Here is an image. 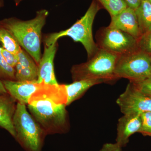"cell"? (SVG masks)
Masks as SVG:
<instances>
[{
	"mask_svg": "<svg viewBox=\"0 0 151 151\" xmlns=\"http://www.w3.org/2000/svg\"><path fill=\"white\" fill-rule=\"evenodd\" d=\"M18 63L24 67L38 69V65L35 60L27 52L21 49L17 53Z\"/></svg>",
	"mask_w": 151,
	"mask_h": 151,
	"instance_id": "obj_20",
	"label": "cell"
},
{
	"mask_svg": "<svg viewBox=\"0 0 151 151\" xmlns=\"http://www.w3.org/2000/svg\"><path fill=\"white\" fill-rule=\"evenodd\" d=\"M1 52L3 57L9 65L15 68L18 62L17 54L8 51L2 46L1 47Z\"/></svg>",
	"mask_w": 151,
	"mask_h": 151,
	"instance_id": "obj_23",
	"label": "cell"
},
{
	"mask_svg": "<svg viewBox=\"0 0 151 151\" xmlns=\"http://www.w3.org/2000/svg\"><path fill=\"white\" fill-rule=\"evenodd\" d=\"M132 83L141 92L151 96V78L141 82Z\"/></svg>",
	"mask_w": 151,
	"mask_h": 151,
	"instance_id": "obj_24",
	"label": "cell"
},
{
	"mask_svg": "<svg viewBox=\"0 0 151 151\" xmlns=\"http://www.w3.org/2000/svg\"><path fill=\"white\" fill-rule=\"evenodd\" d=\"M17 140L27 151H41L43 129L29 113L26 105L18 103L13 118Z\"/></svg>",
	"mask_w": 151,
	"mask_h": 151,
	"instance_id": "obj_5",
	"label": "cell"
},
{
	"mask_svg": "<svg viewBox=\"0 0 151 151\" xmlns=\"http://www.w3.org/2000/svg\"><path fill=\"white\" fill-rule=\"evenodd\" d=\"M3 84L8 93L19 103L28 104L33 94L40 88L44 84L35 81H17L3 80Z\"/></svg>",
	"mask_w": 151,
	"mask_h": 151,
	"instance_id": "obj_11",
	"label": "cell"
},
{
	"mask_svg": "<svg viewBox=\"0 0 151 151\" xmlns=\"http://www.w3.org/2000/svg\"><path fill=\"white\" fill-rule=\"evenodd\" d=\"M1 47L0 46V79L16 81L15 69L9 65L3 57L1 52Z\"/></svg>",
	"mask_w": 151,
	"mask_h": 151,
	"instance_id": "obj_19",
	"label": "cell"
},
{
	"mask_svg": "<svg viewBox=\"0 0 151 151\" xmlns=\"http://www.w3.org/2000/svg\"><path fill=\"white\" fill-rule=\"evenodd\" d=\"M122 147L117 143H106L104 144L100 151H122Z\"/></svg>",
	"mask_w": 151,
	"mask_h": 151,
	"instance_id": "obj_25",
	"label": "cell"
},
{
	"mask_svg": "<svg viewBox=\"0 0 151 151\" xmlns=\"http://www.w3.org/2000/svg\"><path fill=\"white\" fill-rule=\"evenodd\" d=\"M64 84H43L31 96L28 107L35 120L48 133L62 131L66 122Z\"/></svg>",
	"mask_w": 151,
	"mask_h": 151,
	"instance_id": "obj_1",
	"label": "cell"
},
{
	"mask_svg": "<svg viewBox=\"0 0 151 151\" xmlns=\"http://www.w3.org/2000/svg\"><path fill=\"white\" fill-rule=\"evenodd\" d=\"M4 6V0H0V9L1 8Z\"/></svg>",
	"mask_w": 151,
	"mask_h": 151,
	"instance_id": "obj_28",
	"label": "cell"
},
{
	"mask_svg": "<svg viewBox=\"0 0 151 151\" xmlns=\"http://www.w3.org/2000/svg\"><path fill=\"white\" fill-rule=\"evenodd\" d=\"M0 43L3 48L14 54H17L21 49L12 34L1 26H0Z\"/></svg>",
	"mask_w": 151,
	"mask_h": 151,
	"instance_id": "obj_16",
	"label": "cell"
},
{
	"mask_svg": "<svg viewBox=\"0 0 151 151\" xmlns=\"http://www.w3.org/2000/svg\"><path fill=\"white\" fill-rule=\"evenodd\" d=\"M142 126L140 133L145 136H151V112L140 114Z\"/></svg>",
	"mask_w": 151,
	"mask_h": 151,
	"instance_id": "obj_21",
	"label": "cell"
},
{
	"mask_svg": "<svg viewBox=\"0 0 151 151\" xmlns=\"http://www.w3.org/2000/svg\"><path fill=\"white\" fill-rule=\"evenodd\" d=\"M22 1V0H20V1Z\"/></svg>",
	"mask_w": 151,
	"mask_h": 151,
	"instance_id": "obj_31",
	"label": "cell"
},
{
	"mask_svg": "<svg viewBox=\"0 0 151 151\" xmlns=\"http://www.w3.org/2000/svg\"><path fill=\"white\" fill-rule=\"evenodd\" d=\"M118 79L125 78L137 83L151 78V54L138 50L119 57L115 67Z\"/></svg>",
	"mask_w": 151,
	"mask_h": 151,
	"instance_id": "obj_6",
	"label": "cell"
},
{
	"mask_svg": "<svg viewBox=\"0 0 151 151\" xmlns=\"http://www.w3.org/2000/svg\"><path fill=\"white\" fill-rule=\"evenodd\" d=\"M120 55L101 49L86 62L74 65L71 72L73 81L81 79L103 80L105 83L118 80L114 73L115 67Z\"/></svg>",
	"mask_w": 151,
	"mask_h": 151,
	"instance_id": "obj_4",
	"label": "cell"
},
{
	"mask_svg": "<svg viewBox=\"0 0 151 151\" xmlns=\"http://www.w3.org/2000/svg\"><path fill=\"white\" fill-rule=\"evenodd\" d=\"M135 10L142 35L151 30V4L147 0H142Z\"/></svg>",
	"mask_w": 151,
	"mask_h": 151,
	"instance_id": "obj_15",
	"label": "cell"
},
{
	"mask_svg": "<svg viewBox=\"0 0 151 151\" xmlns=\"http://www.w3.org/2000/svg\"><path fill=\"white\" fill-rule=\"evenodd\" d=\"M116 103L124 115L151 112V96L141 92L131 82L117 99Z\"/></svg>",
	"mask_w": 151,
	"mask_h": 151,
	"instance_id": "obj_8",
	"label": "cell"
},
{
	"mask_svg": "<svg viewBox=\"0 0 151 151\" xmlns=\"http://www.w3.org/2000/svg\"><path fill=\"white\" fill-rule=\"evenodd\" d=\"M14 1L16 5L17 6L18 5H19V4L20 3V0H14Z\"/></svg>",
	"mask_w": 151,
	"mask_h": 151,
	"instance_id": "obj_29",
	"label": "cell"
},
{
	"mask_svg": "<svg viewBox=\"0 0 151 151\" xmlns=\"http://www.w3.org/2000/svg\"><path fill=\"white\" fill-rule=\"evenodd\" d=\"M58 47L57 42L49 46L45 45L43 55L38 65V83L51 85L59 84L54 69V59Z\"/></svg>",
	"mask_w": 151,
	"mask_h": 151,
	"instance_id": "obj_9",
	"label": "cell"
},
{
	"mask_svg": "<svg viewBox=\"0 0 151 151\" xmlns=\"http://www.w3.org/2000/svg\"><path fill=\"white\" fill-rule=\"evenodd\" d=\"M103 83H105L104 81L100 79H85L64 84L67 95L66 106L79 98L92 86Z\"/></svg>",
	"mask_w": 151,
	"mask_h": 151,
	"instance_id": "obj_14",
	"label": "cell"
},
{
	"mask_svg": "<svg viewBox=\"0 0 151 151\" xmlns=\"http://www.w3.org/2000/svg\"><path fill=\"white\" fill-rule=\"evenodd\" d=\"M109 26L121 30L137 40L142 36L135 10L127 7L118 14L111 17Z\"/></svg>",
	"mask_w": 151,
	"mask_h": 151,
	"instance_id": "obj_10",
	"label": "cell"
},
{
	"mask_svg": "<svg viewBox=\"0 0 151 151\" xmlns=\"http://www.w3.org/2000/svg\"><path fill=\"white\" fill-rule=\"evenodd\" d=\"M15 69L16 81H37L38 69L23 67L18 63L15 67Z\"/></svg>",
	"mask_w": 151,
	"mask_h": 151,
	"instance_id": "obj_18",
	"label": "cell"
},
{
	"mask_svg": "<svg viewBox=\"0 0 151 151\" xmlns=\"http://www.w3.org/2000/svg\"><path fill=\"white\" fill-rule=\"evenodd\" d=\"M7 94H0V127L6 130L15 138L16 132L13 123V118L16 108L15 100Z\"/></svg>",
	"mask_w": 151,
	"mask_h": 151,
	"instance_id": "obj_13",
	"label": "cell"
},
{
	"mask_svg": "<svg viewBox=\"0 0 151 151\" xmlns=\"http://www.w3.org/2000/svg\"><path fill=\"white\" fill-rule=\"evenodd\" d=\"M8 93L7 91L5 88L2 81L0 79V94H5Z\"/></svg>",
	"mask_w": 151,
	"mask_h": 151,
	"instance_id": "obj_27",
	"label": "cell"
},
{
	"mask_svg": "<svg viewBox=\"0 0 151 151\" xmlns=\"http://www.w3.org/2000/svg\"><path fill=\"white\" fill-rule=\"evenodd\" d=\"M48 14V11L42 9L38 11L35 17L29 20L11 17L0 21V26L12 34L20 46L32 57L37 65L42 57V30Z\"/></svg>",
	"mask_w": 151,
	"mask_h": 151,
	"instance_id": "obj_2",
	"label": "cell"
},
{
	"mask_svg": "<svg viewBox=\"0 0 151 151\" xmlns=\"http://www.w3.org/2000/svg\"><path fill=\"white\" fill-rule=\"evenodd\" d=\"M138 40L139 49L151 54V30L143 34Z\"/></svg>",
	"mask_w": 151,
	"mask_h": 151,
	"instance_id": "obj_22",
	"label": "cell"
},
{
	"mask_svg": "<svg viewBox=\"0 0 151 151\" xmlns=\"http://www.w3.org/2000/svg\"><path fill=\"white\" fill-rule=\"evenodd\" d=\"M95 37L98 48L120 56L139 50L138 40L127 33L109 26L100 28Z\"/></svg>",
	"mask_w": 151,
	"mask_h": 151,
	"instance_id": "obj_7",
	"label": "cell"
},
{
	"mask_svg": "<svg viewBox=\"0 0 151 151\" xmlns=\"http://www.w3.org/2000/svg\"><path fill=\"white\" fill-rule=\"evenodd\" d=\"M147 1L149 2H150L151 4V0H147Z\"/></svg>",
	"mask_w": 151,
	"mask_h": 151,
	"instance_id": "obj_30",
	"label": "cell"
},
{
	"mask_svg": "<svg viewBox=\"0 0 151 151\" xmlns=\"http://www.w3.org/2000/svg\"><path fill=\"white\" fill-rule=\"evenodd\" d=\"M129 7L136 10L142 0H124Z\"/></svg>",
	"mask_w": 151,
	"mask_h": 151,
	"instance_id": "obj_26",
	"label": "cell"
},
{
	"mask_svg": "<svg viewBox=\"0 0 151 151\" xmlns=\"http://www.w3.org/2000/svg\"><path fill=\"white\" fill-rule=\"evenodd\" d=\"M140 114H126L119 119L117 124L116 143L122 147L129 143L132 135L140 131Z\"/></svg>",
	"mask_w": 151,
	"mask_h": 151,
	"instance_id": "obj_12",
	"label": "cell"
},
{
	"mask_svg": "<svg viewBox=\"0 0 151 151\" xmlns=\"http://www.w3.org/2000/svg\"><path fill=\"white\" fill-rule=\"evenodd\" d=\"M102 8L96 0H93L85 14L69 28L45 35L44 38V45L49 46L57 42L60 38L69 37L74 41L79 42L83 45L88 59H90L99 49L93 39L92 26L96 14Z\"/></svg>",
	"mask_w": 151,
	"mask_h": 151,
	"instance_id": "obj_3",
	"label": "cell"
},
{
	"mask_svg": "<svg viewBox=\"0 0 151 151\" xmlns=\"http://www.w3.org/2000/svg\"><path fill=\"white\" fill-rule=\"evenodd\" d=\"M102 7L105 9L111 17L118 14L128 6L124 0H96Z\"/></svg>",
	"mask_w": 151,
	"mask_h": 151,
	"instance_id": "obj_17",
	"label": "cell"
}]
</instances>
